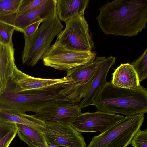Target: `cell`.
Wrapping results in <instances>:
<instances>
[{"label": "cell", "mask_w": 147, "mask_h": 147, "mask_svg": "<svg viewBox=\"0 0 147 147\" xmlns=\"http://www.w3.org/2000/svg\"><path fill=\"white\" fill-rule=\"evenodd\" d=\"M88 0H57L56 11L60 20L65 22L77 16H84Z\"/></svg>", "instance_id": "obj_16"}, {"label": "cell", "mask_w": 147, "mask_h": 147, "mask_svg": "<svg viewBox=\"0 0 147 147\" xmlns=\"http://www.w3.org/2000/svg\"><path fill=\"white\" fill-rule=\"evenodd\" d=\"M98 111L131 116L147 112V89L140 85L130 89L107 82L96 95L92 105Z\"/></svg>", "instance_id": "obj_2"}, {"label": "cell", "mask_w": 147, "mask_h": 147, "mask_svg": "<svg viewBox=\"0 0 147 147\" xmlns=\"http://www.w3.org/2000/svg\"><path fill=\"white\" fill-rule=\"evenodd\" d=\"M17 132L37 142L47 145L42 131L25 125L16 124Z\"/></svg>", "instance_id": "obj_18"}, {"label": "cell", "mask_w": 147, "mask_h": 147, "mask_svg": "<svg viewBox=\"0 0 147 147\" xmlns=\"http://www.w3.org/2000/svg\"><path fill=\"white\" fill-rule=\"evenodd\" d=\"M65 27L56 41L70 49L89 51L94 48L88 24L84 16H75L65 22Z\"/></svg>", "instance_id": "obj_6"}, {"label": "cell", "mask_w": 147, "mask_h": 147, "mask_svg": "<svg viewBox=\"0 0 147 147\" xmlns=\"http://www.w3.org/2000/svg\"><path fill=\"white\" fill-rule=\"evenodd\" d=\"M15 30L13 26L0 22V43L7 45L12 42V35Z\"/></svg>", "instance_id": "obj_22"}, {"label": "cell", "mask_w": 147, "mask_h": 147, "mask_svg": "<svg viewBox=\"0 0 147 147\" xmlns=\"http://www.w3.org/2000/svg\"><path fill=\"white\" fill-rule=\"evenodd\" d=\"M57 0H47L38 8L29 12L17 15L12 14L0 17V22L13 26L15 30L22 33L29 25L45 20L57 13Z\"/></svg>", "instance_id": "obj_9"}, {"label": "cell", "mask_w": 147, "mask_h": 147, "mask_svg": "<svg viewBox=\"0 0 147 147\" xmlns=\"http://www.w3.org/2000/svg\"><path fill=\"white\" fill-rule=\"evenodd\" d=\"M0 121L26 125L42 131L45 124V122L35 118L33 115L6 109H0Z\"/></svg>", "instance_id": "obj_17"}, {"label": "cell", "mask_w": 147, "mask_h": 147, "mask_svg": "<svg viewBox=\"0 0 147 147\" xmlns=\"http://www.w3.org/2000/svg\"><path fill=\"white\" fill-rule=\"evenodd\" d=\"M17 129L16 124L0 121V140L11 131Z\"/></svg>", "instance_id": "obj_24"}, {"label": "cell", "mask_w": 147, "mask_h": 147, "mask_svg": "<svg viewBox=\"0 0 147 147\" xmlns=\"http://www.w3.org/2000/svg\"><path fill=\"white\" fill-rule=\"evenodd\" d=\"M16 66L12 42L7 45L0 43V91L5 88Z\"/></svg>", "instance_id": "obj_14"}, {"label": "cell", "mask_w": 147, "mask_h": 147, "mask_svg": "<svg viewBox=\"0 0 147 147\" xmlns=\"http://www.w3.org/2000/svg\"><path fill=\"white\" fill-rule=\"evenodd\" d=\"M42 132L48 144L86 147L84 138L70 124L47 121Z\"/></svg>", "instance_id": "obj_8"}, {"label": "cell", "mask_w": 147, "mask_h": 147, "mask_svg": "<svg viewBox=\"0 0 147 147\" xmlns=\"http://www.w3.org/2000/svg\"><path fill=\"white\" fill-rule=\"evenodd\" d=\"M111 81L116 87L127 89H134L141 85L136 71L128 63L121 64L114 69Z\"/></svg>", "instance_id": "obj_13"}, {"label": "cell", "mask_w": 147, "mask_h": 147, "mask_svg": "<svg viewBox=\"0 0 147 147\" xmlns=\"http://www.w3.org/2000/svg\"><path fill=\"white\" fill-rule=\"evenodd\" d=\"M96 19L107 35L132 37L146 28L147 0H115L99 9Z\"/></svg>", "instance_id": "obj_1"}, {"label": "cell", "mask_w": 147, "mask_h": 147, "mask_svg": "<svg viewBox=\"0 0 147 147\" xmlns=\"http://www.w3.org/2000/svg\"><path fill=\"white\" fill-rule=\"evenodd\" d=\"M43 21L42 20L38 21L26 27L23 31L24 35L27 36L32 35L37 30L39 26Z\"/></svg>", "instance_id": "obj_26"}, {"label": "cell", "mask_w": 147, "mask_h": 147, "mask_svg": "<svg viewBox=\"0 0 147 147\" xmlns=\"http://www.w3.org/2000/svg\"><path fill=\"white\" fill-rule=\"evenodd\" d=\"M116 60L115 57L111 56L100 64L86 93L79 103V107L81 109L92 105L96 95L107 82V74L111 67L115 64Z\"/></svg>", "instance_id": "obj_12"}, {"label": "cell", "mask_w": 147, "mask_h": 147, "mask_svg": "<svg viewBox=\"0 0 147 147\" xmlns=\"http://www.w3.org/2000/svg\"><path fill=\"white\" fill-rule=\"evenodd\" d=\"M11 79L15 87L21 91L43 88L72 81L70 78L66 76L61 78L56 79L33 77L21 71L16 66L14 68Z\"/></svg>", "instance_id": "obj_11"}, {"label": "cell", "mask_w": 147, "mask_h": 147, "mask_svg": "<svg viewBox=\"0 0 147 147\" xmlns=\"http://www.w3.org/2000/svg\"><path fill=\"white\" fill-rule=\"evenodd\" d=\"M125 116L119 114L98 111L81 113L70 123L80 132H99L102 133L123 119Z\"/></svg>", "instance_id": "obj_7"}, {"label": "cell", "mask_w": 147, "mask_h": 147, "mask_svg": "<svg viewBox=\"0 0 147 147\" xmlns=\"http://www.w3.org/2000/svg\"><path fill=\"white\" fill-rule=\"evenodd\" d=\"M47 0H22L16 12L12 14L17 15L32 11L39 7Z\"/></svg>", "instance_id": "obj_21"}, {"label": "cell", "mask_w": 147, "mask_h": 147, "mask_svg": "<svg viewBox=\"0 0 147 147\" xmlns=\"http://www.w3.org/2000/svg\"><path fill=\"white\" fill-rule=\"evenodd\" d=\"M63 27L56 13L44 20L40 27L32 35L27 36L24 35V45L22 58L23 63L30 66L36 65Z\"/></svg>", "instance_id": "obj_3"}, {"label": "cell", "mask_w": 147, "mask_h": 147, "mask_svg": "<svg viewBox=\"0 0 147 147\" xmlns=\"http://www.w3.org/2000/svg\"><path fill=\"white\" fill-rule=\"evenodd\" d=\"M79 103H66L43 108L34 116L45 122H57L70 124L82 112Z\"/></svg>", "instance_id": "obj_10"}, {"label": "cell", "mask_w": 147, "mask_h": 147, "mask_svg": "<svg viewBox=\"0 0 147 147\" xmlns=\"http://www.w3.org/2000/svg\"><path fill=\"white\" fill-rule=\"evenodd\" d=\"M131 143L134 147H147V129H139L133 137Z\"/></svg>", "instance_id": "obj_23"}, {"label": "cell", "mask_w": 147, "mask_h": 147, "mask_svg": "<svg viewBox=\"0 0 147 147\" xmlns=\"http://www.w3.org/2000/svg\"><path fill=\"white\" fill-rule=\"evenodd\" d=\"M144 117L143 113L125 117L105 131L94 136L87 147H127Z\"/></svg>", "instance_id": "obj_4"}, {"label": "cell", "mask_w": 147, "mask_h": 147, "mask_svg": "<svg viewBox=\"0 0 147 147\" xmlns=\"http://www.w3.org/2000/svg\"><path fill=\"white\" fill-rule=\"evenodd\" d=\"M22 0H0V17L13 14L17 11Z\"/></svg>", "instance_id": "obj_20"}, {"label": "cell", "mask_w": 147, "mask_h": 147, "mask_svg": "<svg viewBox=\"0 0 147 147\" xmlns=\"http://www.w3.org/2000/svg\"><path fill=\"white\" fill-rule=\"evenodd\" d=\"M17 133V129L11 131L0 140V147H8Z\"/></svg>", "instance_id": "obj_25"}, {"label": "cell", "mask_w": 147, "mask_h": 147, "mask_svg": "<svg viewBox=\"0 0 147 147\" xmlns=\"http://www.w3.org/2000/svg\"><path fill=\"white\" fill-rule=\"evenodd\" d=\"M96 54L95 52L70 49L56 41L42 58L45 66L66 71L92 62L96 58Z\"/></svg>", "instance_id": "obj_5"}, {"label": "cell", "mask_w": 147, "mask_h": 147, "mask_svg": "<svg viewBox=\"0 0 147 147\" xmlns=\"http://www.w3.org/2000/svg\"><path fill=\"white\" fill-rule=\"evenodd\" d=\"M106 59L105 57H98L92 62L67 70L65 76L82 85L90 84L100 64Z\"/></svg>", "instance_id": "obj_15"}, {"label": "cell", "mask_w": 147, "mask_h": 147, "mask_svg": "<svg viewBox=\"0 0 147 147\" xmlns=\"http://www.w3.org/2000/svg\"><path fill=\"white\" fill-rule=\"evenodd\" d=\"M147 49L138 59L130 64L136 71L140 82L147 77Z\"/></svg>", "instance_id": "obj_19"}]
</instances>
